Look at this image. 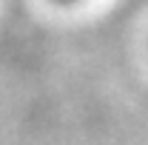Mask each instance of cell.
Instances as JSON below:
<instances>
[{"label":"cell","instance_id":"cell-1","mask_svg":"<svg viewBox=\"0 0 148 145\" xmlns=\"http://www.w3.org/2000/svg\"><path fill=\"white\" fill-rule=\"evenodd\" d=\"M57 3H63V6H71V3H80V0H57Z\"/></svg>","mask_w":148,"mask_h":145}]
</instances>
